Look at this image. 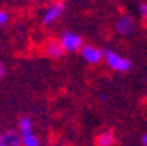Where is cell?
<instances>
[{"instance_id":"cell-2","label":"cell","mask_w":147,"mask_h":146,"mask_svg":"<svg viewBox=\"0 0 147 146\" xmlns=\"http://www.w3.org/2000/svg\"><path fill=\"white\" fill-rule=\"evenodd\" d=\"M60 44L64 50V53H76V51H80V48L83 47V39L79 34L73 32V31H64L61 32L60 35Z\"/></svg>"},{"instance_id":"cell-12","label":"cell","mask_w":147,"mask_h":146,"mask_svg":"<svg viewBox=\"0 0 147 146\" xmlns=\"http://www.w3.org/2000/svg\"><path fill=\"white\" fill-rule=\"evenodd\" d=\"M9 22V13L6 10H0V26H5Z\"/></svg>"},{"instance_id":"cell-14","label":"cell","mask_w":147,"mask_h":146,"mask_svg":"<svg viewBox=\"0 0 147 146\" xmlns=\"http://www.w3.org/2000/svg\"><path fill=\"white\" fill-rule=\"evenodd\" d=\"M140 142H141V146H147V133H144V134L141 136Z\"/></svg>"},{"instance_id":"cell-3","label":"cell","mask_w":147,"mask_h":146,"mask_svg":"<svg viewBox=\"0 0 147 146\" xmlns=\"http://www.w3.org/2000/svg\"><path fill=\"white\" fill-rule=\"evenodd\" d=\"M64 10H66V6L63 2H55V3L50 5L42 15V24L44 25H53L54 22H57V20L63 16Z\"/></svg>"},{"instance_id":"cell-15","label":"cell","mask_w":147,"mask_h":146,"mask_svg":"<svg viewBox=\"0 0 147 146\" xmlns=\"http://www.w3.org/2000/svg\"><path fill=\"white\" fill-rule=\"evenodd\" d=\"M99 98H100V101H102V102H105V101H107V99H108V96H107V95H105V94H102V95H100Z\"/></svg>"},{"instance_id":"cell-10","label":"cell","mask_w":147,"mask_h":146,"mask_svg":"<svg viewBox=\"0 0 147 146\" xmlns=\"http://www.w3.org/2000/svg\"><path fill=\"white\" fill-rule=\"evenodd\" d=\"M20 142H22V146H41V139L34 132L20 136Z\"/></svg>"},{"instance_id":"cell-4","label":"cell","mask_w":147,"mask_h":146,"mask_svg":"<svg viewBox=\"0 0 147 146\" xmlns=\"http://www.w3.org/2000/svg\"><path fill=\"white\" fill-rule=\"evenodd\" d=\"M80 56L89 65H99L103 60V50L92 44H83V47L80 48Z\"/></svg>"},{"instance_id":"cell-9","label":"cell","mask_w":147,"mask_h":146,"mask_svg":"<svg viewBox=\"0 0 147 146\" xmlns=\"http://www.w3.org/2000/svg\"><path fill=\"white\" fill-rule=\"evenodd\" d=\"M18 132L20 136L34 132V121L29 115H22L18 120Z\"/></svg>"},{"instance_id":"cell-6","label":"cell","mask_w":147,"mask_h":146,"mask_svg":"<svg viewBox=\"0 0 147 146\" xmlns=\"http://www.w3.org/2000/svg\"><path fill=\"white\" fill-rule=\"evenodd\" d=\"M44 53H45L47 57H50L53 60H58V58H61L63 56H64V50H63L58 39L48 41V43L45 44V47H44Z\"/></svg>"},{"instance_id":"cell-7","label":"cell","mask_w":147,"mask_h":146,"mask_svg":"<svg viewBox=\"0 0 147 146\" xmlns=\"http://www.w3.org/2000/svg\"><path fill=\"white\" fill-rule=\"evenodd\" d=\"M0 146H22L18 130H6L0 133Z\"/></svg>"},{"instance_id":"cell-13","label":"cell","mask_w":147,"mask_h":146,"mask_svg":"<svg viewBox=\"0 0 147 146\" xmlns=\"http://www.w3.org/2000/svg\"><path fill=\"white\" fill-rule=\"evenodd\" d=\"M5 75H6V67L3 65V61H0V80L5 77Z\"/></svg>"},{"instance_id":"cell-5","label":"cell","mask_w":147,"mask_h":146,"mask_svg":"<svg viewBox=\"0 0 147 146\" xmlns=\"http://www.w3.org/2000/svg\"><path fill=\"white\" fill-rule=\"evenodd\" d=\"M136 29V20L131 15H122L118 18V20L115 22V31L119 35H131Z\"/></svg>"},{"instance_id":"cell-1","label":"cell","mask_w":147,"mask_h":146,"mask_svg":"<svg viewBox=\"0 0 147 146\" xmlns=\"http://www.w3.org/2000/svg\"><path fill=\"white\" fill-rule=\"evenodd\" d=\"M103 60H105V63H107V66L114 72L125 73L131 69V61L127 57L121 56L119 53H117L114 50H105L103 51Z\"/></svg>"},{"instance_id":"cell-11","label":"cell","mask_w":147,"mask_h":146,"mask_svg":"<svg viewBox=\"0 0 147 146\" xmlns=\"http://www.w3.org/2000/svg\"><path fill=\"white\" fill-rule=\"evenodd\" d=\"M138 13H140V18L147 20V3H140L138 6Z\"/></svg>"},{"instance_id":"cell-8","label":"cell","mask_w":147,"mask_h":146,"mask_svg":"<svg viewBox=\"0 0 147 146\" xmlns=\"http://www.w3.org/2000/svg\"><path fill=\"white\" fill-rule=\"evenodd\" d=\"M115 133L112 130H103L96 136V146H115Z\"/></svg>"}]
</instances>
